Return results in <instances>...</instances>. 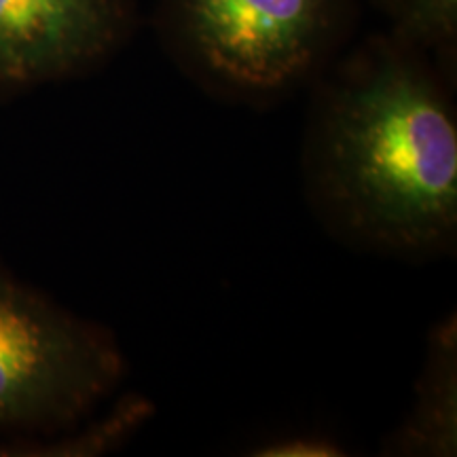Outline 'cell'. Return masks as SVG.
Returning a JSON list of instances; mask_svg holds the SVG:
<instances>
[{"instance_id":"8992f818","label":"cell","mask_w":457,"mask_h":457,"mask_svg":"<svg viewBox=\"0 0 457 457\" xmlns=\"http://www.w3.org/2000/svg\"><path fill=\"white\" fill-rule=\"evenodd\" d=\"M157 413L145 394L119 396L98 415H89L49 436H0V457H100L123 449Z\"/></svg>"},{"instance_id":"5b68a950","label":"cell","mask_w":457,"mask_h":457,"mask_svg":"<svg viewBox=\"0 0 457 457\" xmlns=\"http://www.w3.org/2000/svg\"><path fill=\"white\" fill-rule=\"evenodd\" d=\"M384 455L453 457L457 453V320H438L428 335L413 407L386 438Z\"/></svg>"},{"instance_id":"9c48e42d","label":"cell","mask_w":457,"mask_h":457,"mask_svg":"<svg viewBox=\"0 0 457 457\" xmlns=\"http://www.w3.org/2000/svg\"><path fill=\"white\" fill-rule=\"evenodd\" d=\"M370 3H373L375 7L381 11V13H386L387 17H390L394 13V7H396L398 0H370Z\"/></svg>"},{"instance_id":"6da1fadb","label":"cell","mask_w":457,"mask_h":457,"mask_svg":"<svg viewBox=\"0 0 457 457\" xmlns=\"http://www.w3.org/2000/svg\"><path fill=\"white\" fill-rule=\"evenodd\" d=\"M301 170L312 214L347 248L430 261L457 244L453 81L369 37L312 83Z\"/></svg>"},{"instance_id":"7a4b0ae2","label":"cell","mask_w":457,"mask_h":457,"mask_svg":"<svg viewBox=\"0 0 457 457\" xmlns=\"http://www.w3.org/2000/svg\"><path fill=\"white\" fill-rule=\"evenodd\" d=\"M353 0H157V28L210 94L265 106L316 81L352 30Z\"/></svg>"},{"instance_id":"3957f363","label":"cell","mask_w":457,"mask_h":457,"mask_svg":"<svg viewBox=\"0 0 457 457\" xmlns=\"http://www.w3.org/2000/svg\"><path fill=\"white\" fill-rule=\"evenodd\" d=\"M128 360L104 324L83 318L0 261V436H49L100 411Z\"/></svg>"},{"instance_id":"ba28073f","label":"cell","mask_w":457,"mask_h":457,"mask_svg":"<svg viewBox=\"0 0 457 457\" xmlns=\"http://www.w3.org/2000/svg\"><path fill=\"white\" fill-rule=\"evenodd\" d=\"M250 457H345L347 449L337 438L320 432L288 434L270 438L248 451Z\"/></svg>"},{"instance_id":"52a82bcc","label":"cell","mask_w":457,"mask_h":457,"mask_svg":"<svg viewBox=\"0 0 457 457\" xmlns=\"http://www.w3.org/2000/svg\"><path fill=\"white\" fill-rule=\"evenodd\" d=\"M390 21L394 41L426 55L455 83L457 0H398Z\"/></svg>"},{"instance_id":"277c9868","label":"cell","mask_w":457,"mask_h":457,"mask_svg":"<svg viewBox=\"0 0 457 457\" xmlns=\"http://www.w3.org/2000/svg\"><path fill=\"white\" fill-rule=\"evenodd\" d=\"M134 30V0H0V100L96 71Z\"/></svg>"}]
</instances>
